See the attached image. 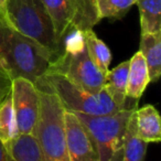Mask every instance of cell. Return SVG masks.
<instances>
[{
	"label": "cell",
	"mask_w": 161,
	"mask_h": 161,
	"mask_svg": "<svg viewBox=\"0 0 161 161\" xmlns=\"http://www.w3.org/2000/svg\"><path fill=\"white\" fill-rule=\"evenodd\" d=\"M58 58L14 30L0 17V67L11 80L23 77L36 85Z\"/></svg>",
	"instance_id": "cell-1"
},
{
	"label": "cell",
	"mask_w": 161,
	"mask_h": 161,
	"mask_svg": "<svg viewBox=\"0 0 161 161\" xmlns=\"http://www.w3.org/2000/svg\"><path fill=\"white\" fill-rule=\"evenodd\" d=\"M0 17L21 34L58 56L62 55L63 44L56 39L53 23L42 0H8L5 14Z\"/></svg>",
	"instance_id": "cell-2"
},
{
	"label": "cell",
	"mask_w": 161,
	"mask_h": 161,
	"mask_svg": "<svg viewBox=\"0 0 161 161\" xmlns=\"http://www.w3.org/2000/svg\"><path fill=\"white\" fill-rule=\"evenodd\" d=\"M49 72L58 73L90 93L104 88L105 75L91 61L80 30L72 28L63 40V53Z\"/></svg>",
	"instance_id": "cell-3"
},
{
	"label": "cell",
	"mask_w": 161,
	"mask_h": 161,
	"mask_svg": "<svg viewBox=\"0 0 161 161\" xmlns=\"http://www.w3.org/2000/svg\"><path fill=\"white\" fill-rule=\"evenodd\" d=\"M40 108L32 136L45 161H69L65 138V108L55 94L39 90Z\"/></svg>",
	"instance_id": "cell-4"
},
{
	"label": "cell",
	"mask_w": 161,
	"mask_h": 161,
	"mask_svg": "<svg viewBox=\"0 0 161 161\" xmlns=\"http://www.w3.org/2000/svg\"><path fill=\"white\" fill-rule=\"evenodd\" d=\"M36 86L38 90L55 94L65 110L72 113L101 116L114 114L119 110L105 88L98 93L86 92L58 73L47 72L39 78Z\"/></svg>",
	"instance_id": "cell-5"
},
{
	"label": "cell",
	"mask_w": 161,
	"mask_h": 161,
	"mask_svg": "<svg viewBox=\"0 0 161 161\" xmlns=\"http://www.w3.org/2000/svg\"><path fill=\"white\" fill-rule=\"evenodd\" d=\"M136 108H123L114 114L91 116L74 113L90 130L96 141L99 161H110L117 151L123 149L128 124Z\"/></svg>",
	"instance_id": "cell-6"
},
{
	"label": "cell",
	"mask_w": 161,
	"mask_h": 161,
	"mask_svg": "<svg viewBox=\"0 0 161 161\" xmlns=\"http://www.w3.org/2000/svg\"><path fill=\"white\" fill-rule=\"evenodd\" d=\"M11 98L19 135H32L39 116V90L23 77L11 80Z\"/></svg>",
	"instance_id": "cell-7"
},
{
	"label": "cell",
	"mask_w": 161,
	"mask_h": 161,
	"mask_svg": "<svg viewBox=\"0 0 161 161\" xmlns=\"http://www.w3.org/2000/svg\"><path fill=\"white\" fill-rule=\"evenodd\" d=\"M65 138L69 161H99L96 141L74 113L65 110Z\"/></svg>",
	"instance_id": "cell-8"
},
{
	"label": "cell",
	"mask_w": 161,
	"mask_h": 161,
	"mask_svg": "<svg viewBox=\"0 0 161 161\" xmlns=\"http://www.w3.org/2000/svg\"><path fill=\"white\" fill-rule=\"evenodd\" d=\"M43 5L53 23L58 42L63 44L66 33L72 29L76 8L74 0H42Z\"/></svg>",
	"instance_id": "cell-9"
},
{
	"label": "cell",
	"mask_w": 161,
	"mask_h": 161,
	"mask_svg": "<svg viewBox=\"0 0 161 161\" xmlns=\"http://www.w3.org/2000/svg\"><path fill=\"white\" fill-rule=\"evenodd\" d=\"M137 136L146 142H159L161 140V118L152 105L136 108Z\"/></svg>",
	"instance_id": "cell-10"
},
{
	"label": "cell",
	"mask_w": 161,
	"mask_h": 161,
	"mask_svg": "<svg viewBox=\"0 0 161 161\" xmlns=\"http://www.w3.org/2000/svg\"><path fill=\"white\" fill-rule=\"evenodd\" d=\"M128 67H129V61H125L108 71L105 75L104 88L119 109L126 108V101L128 98Z\"/></svg>",
	"instance_id": "cell-11"
},
{
	"label": "cell",
	"mask_w": 161,
	"mask_h": 161,
	"mask_svg": "<svg viewBox=\"0 0 161 161\" xmlns=\"http://www.w3.org/2000/svg\"><path fill=\"white\" fill-rule=\"evenodd\" d=\"M139 52L145 58L150 83H154L161 75V31L141 33Z\"/></svg>",
	"instance_id": "cell-12"
},
{
	"label": "cell",
	"mask_w": 161,
	"mask_h": 161,
	"mask_svg": "<svg viewBox=\"0 0 161 161\" xmlns=\"http://www.w3.org/2000/svg\"><path fill=\"white\" fill-rule=\"evenodd\" d=\"M150 83L149 73L145 58L140 52H136L129 60L128 67L127 97L139 99Z\"/></svg>",
	"instance_id": "cell-13"
},
{
	"label": "cell",
	"mask_w": 161,
	"mask_h": 161,
	"mask_svg": "<svg viewBox=\"0 0 161 161\" xmlns=\"http://www.w3.org/2000/svg\"><path fill=\"white\" fill-rule=\"evenodd\" d=\"M5 146L10 161H45L32 135H18Z\"/></svg>",
	"instance_id": "cell-14"
},
{
	"label": "cell",
	"mask_w": 161,
	"mask_h": 161,
	"mask_svg": "<svg viewBox=\"0 0 161 161\" xmlns=\"http://www.w3.org/2000/svg\"><path fill=\"white\" fill-rule=\"evenodd\" d=\"M82 33L91 61L104 75H106L109 71V65L112 62V52L109 47L95 34L92 29L84 30Z\"/></svg>",
	"instance_id": "cell-15"
},
{
	"label": "cell",
	"mask_w": 161,
	"mask_h": 161,
	"mask_svg": "<svg viewBox=\"0 0 161 161\" xmlns=\"http://www.w3.org/2000/svg\"><path fill=\"white\" fill-rule=\"evenodd\" d=\"M147 148L148 142L143 141L142 139H140L137 136L136 117H135L134 113L125 134L121 161H143L146 157V152H147Z\"/></svg>",
	"instance_id": "cell-16"
},
{
	"label": "cell",
	"mask_w": 161,
	"mask_h": 161,
	"mask_svg": "<svg viewBox=\"0 0 161 161\" xmlns=\"http://www.w3.org/2000/svg\"><path fill=\"white\" fill-rule=\"evenodd\" d=\"M141 33L161 31V0H137Z\"/></svg>",
	"instance_id": "cell-17"
},
{
	"label": "cell",
	"mask_w": 161,
	"mask_h": 161,
	"mask_svg": "<svg viewBox=\"0 0 161 161\" xmlns=\"http://www.w3.org/2000/svg\"><path fill=\"white\" fill-rule=\"evenodd\" d=\"M74 3L76 14L72 28L84 31L93 29V27L101 21L97 12L96 0H74Z\"/></svg>",
	"instance_id": "cell-18"
},
{
	"label": "cell",
	"mask_w": 161,
	"mask_h": 161,
	"mask_svg": "<svg viewBox=\"0 0 161 161\" xmlns=\"http://www.w3.org/2000/svg\"><path fill=\"white\" fill-rule=\"evenodd\" d=\"M18 135L11 92H9L0 102V140L7 143Z\"/></svg>",
	"instance_id": "cell-19"
},
{
	"label": "cell",
	"mask_w": 161,
	"mask_h": 161,
	"mask_svg": "<svg viewBox=\"0 0 161 161\" xmlns=\"http://www.w3.org/2000/svg\"><path fill=\"white\" fill-rule=\"evenodd\" d=\"M136 3L137 0H96L99 20L123 18Z\"/></svg>",
	"instance_id": "cell-20"
},
{
	"label": "cell",
	"mask_w": 161,
	"mask_h": 161,
	"mask_svg": "<svg viewBox=\"0 0 161 161\" xmlns=\"http://www.w3.org/2000/svg\"><path fill=\"white\" fill-rule=\"evenodd\" d=\"M0 161H10L7 148L1 140H0Z\"/></svg>",
	"instance_id": "cell-21"
},
{
	"label": "cell",
	"mask_w": 161,
	"mask_h": 161,
	"mask_svg": "<svg viewBox=\"0 0 161 161\" xmlns=\"http://www.w3.org/2000/svg\"><path fill=\"white\" fill-rule=\"evenodd\" d=\"M8 0H0V16H3L5 14L6 5H7Z\"/></svg>",
	"instance_id": "cell-22"
},
{
	"label": "cell",
	"mask_w": 161,
	"mask_h": 161,
	"mask_svg": "<svg viewBox=\"0 0 161 161\" xmlns=\"http://www.w3.org/2000/svg\"><path fill=\"white\" fill-rule=\"evenodd\" d=\"M121 153H123V149H120L119 151H117L116 154L113 157V159L110 161H121Z\"/></svg>",
	"instance_id": "cell-23"
},
{
	"label": "cell",
	"mask_w": 161,
	"mask_h": 161,
	"mask_svg": "<svg viewBox=\"0 0 161 161\" xmlns=\"http://www.w3.org/2000/svg\"><path fill=\"white\" fill-rule=\"evenodd\" d=\"M6 95H7V94H6ZM6 95H0V102H1L3 98H5V96H6Z\"/></svg>",
	"instance_id": "cell-24"
}]
</instances>
